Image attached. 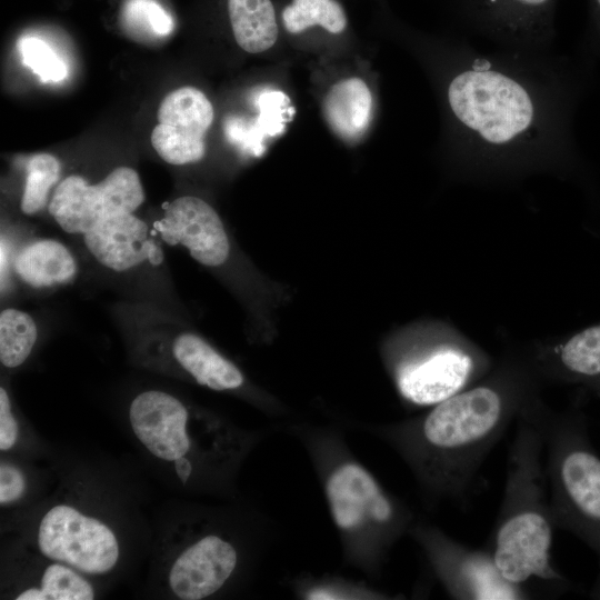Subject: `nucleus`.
<instances>
[{"label":"nucleus","instance_id":"1","mask_svg":"<svg viewBox=\"0 0 600 600\" xmlns=\"http://www.w3.org/2000/svg\"><path fill=\"white\" fill-rule=\"evenodd\" d=\"M443 97L460 150L494 156L567 151L581 82L546 52L484 54L453 42Z\"/></svg>","mask_w":600,"mask_h":600},{"label":"nucleus","instance_id":"2","mask_svg":"<svg viewBox=\"0 0 600 600\" xmlns=\"http://www.w3.org/2000/svg\"><path fill=\"white\" fill-rule=\"evenodd\" d=\"M527 403L517 388L482 383L434 404L404 431V444L431 491L468 508L482 464Z\"/></svg>","mask_w":600,"mask_h":600},{"label":"nucleus","instance_id":"3","mask_svg":"<svg viewBox=\"0 0 600 600\" xmlns=\"http://www.w3.org/2000/svg\"><path fill=\"white\" fill-rule=\"evenodd\" d=\"M554 529L541 404L528 402L517 417L502 503L488 547L502 577L527 590L537 583L554 594L569 591L572 583L552 564Z\"/></svg>","mask_w":600,"mask_h":600},{"label":"nucleus","instance_id":"4","mask_svg":"<svg viewBox=\"0 0 600 600\" xmlns=\"http://www.w3.org/2000/svg\"><path fill=\"white\" fill-rule=\"evenodd\" d=\"M541 419L552 521L596 556L598 572L588 594L600 600V456L582 413L541 407Z\"/></svg>","mask_w":600,"mask_h":600},{"label":"nucleus","instance_id":"5","mask_svg":"<svg viewBox=\"0 0 600 600\" xmlns=\"http://www.w3.org/2000/svg\"><path fill=\"white\" fill-rule=\"evenodd\" d=\"M143 200L137 171L119 167L96 186L79 176L66 178L52 196L49 212L66 232L84 234L109 216L132 213Z\"/></svg>","mask_w":600,"mask_h":600},{"label":"nucleus","instance_id":"6","mask_svg":"<svg viewBox=\"0 0 600 600\" xmlns=\"http://www.w3.org/2000/svg\"><path fill=\"white\" fill-rule=\"evenodd\" d=\"M557 0H456L459 18L501 46L546 52L554 36Z\"/></svg>","mask_w":600,"mask_h":600},{"label":"nucleus","instance_id":"7","mask_svg":"<svg viewBox=\"0 0 600 600\" xmlns=\"http://www.w3.org/2000/svg\"><path fill=\"white\" fill-rule=\"evenodd\" d=\"M42 554L87 573L110 571L119 559L113 531L73 507L58 504L42 518L38 529Z\"/></svg>","mask_w":600,"mask_h":600},{"label":"nucleus","instance_id":"8","mask_svg":"<svg viewBox=\"0 0 600 600\" xmlns=\"http://www.w3.org/2000/svg\"><path fill=\"white\" fill-rule=\"evenodd\" d=\"M423 542L450 596L459 600H526L532 593L506 580L491 551L474 549L440 531L422 532Z\"/></svg>","mask_w":600,"mask_h":600},{"label":"nucleus","instance_id":"9","mask_svg":"<svg viewBox=\"0 0 600 600\" xmlns=\"http://www.w3.org/2000/svg\"><path fill=\"white\" fill-rule=\"evenodd\" d=\"M481 367L471 350L444 343L403 359L396 368V383L410 403L434 406L467 389Z\"/></svg>","mask_w":600,"mask_h":600},{"label":"nucleus","instance_id":"10","mask_svg":"<svg viewBox=\"0 0 600 600\" xmlns=\"http://www.w3.org/2000/svg\"><path fill=\"white\" fill-rule=\"evenodd\" d=\"M213 116L211 102L199 89L187 86L170 92L158 109L159 124L151 133L154 150L171 164L201 160Z\"/></svg>","mask_w":600,"mask_h":600},{"label":"nucleus","instance_id":"11","mask_svg":"<svg viewBox=\"0 0 600 600\" xmlns=\"http://www.w3.org/2000/svg\"><path fill=\"white\" fill-rule=\"evenodd\" d=\"M157 228L169 244H182L198 262L216 267L229 254V241L214 209L197 197H180L170 202Z\"/></svg>","mask_w":600,"mask_h":600},{"label":"nucleus","instance_id":"12","mask_svg":"<svg viewBox=\"0 0 600 600\" xmlns=\"http://www.w3.org/2000/svg\"><path fill=\"white\" fill-rule=\"evenodd\" d=\"M326 492L333 520L342 530L354 529L367 518L382 528H392L400 519L390 498L358 464L347 463L333 471Z\"/></svg>","mask_w":600,"mask_h":600},{"label":"nucleus","instance_id":"13","mask_svg":"<svg viewBox=\"0 0 600 600\" xmlns=\"http://www.w3.org/2000/svg\"><path fill=\"white\" fill-rule=\"evenodd\" d=\"M129 420L137 438L157 458L174 461L188 452V411L173 396L157 390L138 394L130 404Z\"/></svg>","mask_w":600,"mask_h":600},{"label":"nucleus","instance_id":"14","mask_svg":"<svg viewBox=\"0 0 600 600\" xmlns=\"http://www.w3.org/2000/svg\"><path fill=\"white\" fill-rule=\"evenodd\" d=\"M237 566V551L218 536H207L173 562L169 584L182 600H200L218 591Z\"/></svg>","mask_w":600,"mask_h":600},{"label":"nucleus","instance_id":"15","mask_svg":"<svg viewBox=\"0 0 600 600\" xmlns=\"http://www.w3.org/2000/svg\"><path fill=\"white\" fill-rule=\"evenodd\" d=\"M84 242L102 266L116 271L128 270L147 258L157 263L148 226L131 212L104 218L84 233Z\"/></svg>","mask_w":600,"mask_h":600},{"label":"nucleus","instance_id":"16","mask_svg":"<svg viewBox=\"0 0 600 600\" xmlns=\"http://www.w3.org/2000/svg\"><path fill=\"white\" fill-rule=\"evenodd\" d=\"M322 110L330 129L344 141L359 140L372 120L373 98L358 77L336 82L327 92Z\"/></svg>","mask_w":600,"mask_h":600},{"label":"nucleus","instance_id":"17","mask_svg":"<svg viewBox=\"0 0 600 600\" xmlns=\"http://www.w3.org/2000/svg\"><path fill=\"white\" fill-rule=\"evenodd\" d=\"M172 351L177 361L199 384L221 391L239 388L243 383L240 370L196 334H180L173 342Z\"/></svg>","mask_w":600,"mask_h":600},{"label":"nucleus","instance_id":"18","mask_svg":"<svg viewBox=\"0 0 600 600\" xmlns=\"http://www.w3.org/2000/svg\"><path fill=\"white\" fill-rule=\"evenodd\" d=\"M236 42L250 53L270 49L279 36L278 13L271 0H227Z\"/></svg>","mask_w":600,"mask_h":600},{"label":"nucleus","instance_id":"19","mask_svg":"<svg viewBox=\"0 0 600 600\" xmlns=\"http://www.w3.org/2000/svg\"><path fill=\"white\" fill-rule=\"evenodd\" d=\"M552 364L564 380L600 396V324L588 327L560 344Z\"/></svg>","mask_w":600,"mask_h":600},{"label":"nucleus","instance_id":"20","mask_svg":"<svg viewBox=\"0 0 600 600\" xmlns=\"http://www.w3.org/2000/svg\"><path fill=\"white\" fill-rule=\"evenodd\" d=\"M14 267L19 277L34 288L67 282L77 271L72 254L54 240H41L26 247L18 254Z\"/></svg>","mask_w":600,"mask_h":600},{"label":"nucleus","instance_id":"21","mask_svg":"<svg viewBox=\"0 0 600 600\" xmlns=\"http://www.w3.org/2000/svg\"><path fill=\"white\" fill-rule=\"evenodd\" d=\"M280 19L290 34L320 28L337 36L348 28L346 10L338 0H290L282 8Z\"/></svg>","mask_w":600,"mask_h":600},{"label":"nucleus","instance_id":"22","mask_svg":"<svg viewBox=\"0 0 600 600\" xmlns=\"http://www.w3.org/2000/svg\"><path fill=\"white\" fill-rule=\"evenodd\" d=\"M37 340L33 319L17 309H6L0 314V360L7 368L22 364Z\"/></svg>","mask_w":600,"mask_h":600},{"label":"nucleus","instance_id":"23","mask_svg":"<svg viewBox=\"0 0 600 600\" xmlns=\"http://www.w3.org/2000/svg\"><path fill=\"white\" fill-rule=\"evenodd\" d=\"M91 584L73 569L61 563H52L42 574L40 588H29L20 592L17 600H92Z\"/></svg>","mask_w":600,"mask_h":600},{"label":"nucleus","instance_id":"24","mask_svg":"<svg viewBox=\"0 0 600 600\" xmlns=\"http://www.w3.org/2000/svg\"><path fill=\"white\" fill-rule=\"evenodd\" d=\"M60 163L49 153L32 156L27 163V179L21 198V210L26 214H33L41 210L50 188L58 181Z\"/></svg>","mask_w":600,"mask_h":600},{"label":"nucleus","instance_id":"25","mask_svg":"<svg viewBox=\"0 0 600 600\" xmlns=\"http://www.w3.org/2000/svg\"><path fill=\"white\" fill-rule=\"evenodd\" d=\"M124 28L139 38H161L170 34L172 17L153 0H129L121 12Z\"/></svg>","mask_w":600,"mask_h":600},{"label":"nucleus","instance_id":"26","mask_svg":"<svg viewBox=\"0 0 600 600\" xmlns=\"http://www.w3.org/2000/svg\"><path fill=\"white\" fill-rule=\"evenodd\" d=\"M21 61L42 82H58L68 74V68L58 53L42 39L23 37L17 43Z\"/></svg>","mask_w":600,"mask_h":600},{"label":"nucleus","instance_id":"27","mask_svg":"<svg viewBox=\"0 0 600 600\" xmlns=\"http://www.w3.org/2000/svg\"><path fill=\"white\" fill-rule=\"evenodd\" d=\"M26 489L22 472L16 467L1 463L0 466V502L1 504L13 502L21 498Z\"/></svg>","mask_w":600,"mask_h":600},{"label":"nucleus","instance_id":"28","mask_svg":"<svg viewBox=\"0 0 600 600\" xmlns=\"http://www.w3.org/2000/svg\"><path fill=\"white\" fill-rule=\"evenodd\" d=\"M18 423L11 412V404L7 391L0 389V449H11L18 438Z\"/></svg>","mask_w":600,"mask_h":600},{"label":"nucleus","instance_id":"29","mask_svg":"<svg viewBox=\"0 0 600 600\" xmlns=\"http://www.w3.org/2000/svg\"><path fill=\"white\" fill-rule=\"evenodd\" d=\"M589 43L592 51L600 52V0H589Z\"/></svg>","mask_w":600,"mask_h":600},{"label":"nucleus","instance_id":"30","mask_svg":"<svg viewBox=\"0 0 600 600\" xmlns=\"http://www.w3.org/2000/svg\"><path fill=\"white\" fill-rule=\"evenodd\" d=\"M174 469L181 482L186 483L192 471V466L190 461L184 456H182L174 460Z\"/></svg>","mask_w":600,"mask_h":600}]
</instances>
